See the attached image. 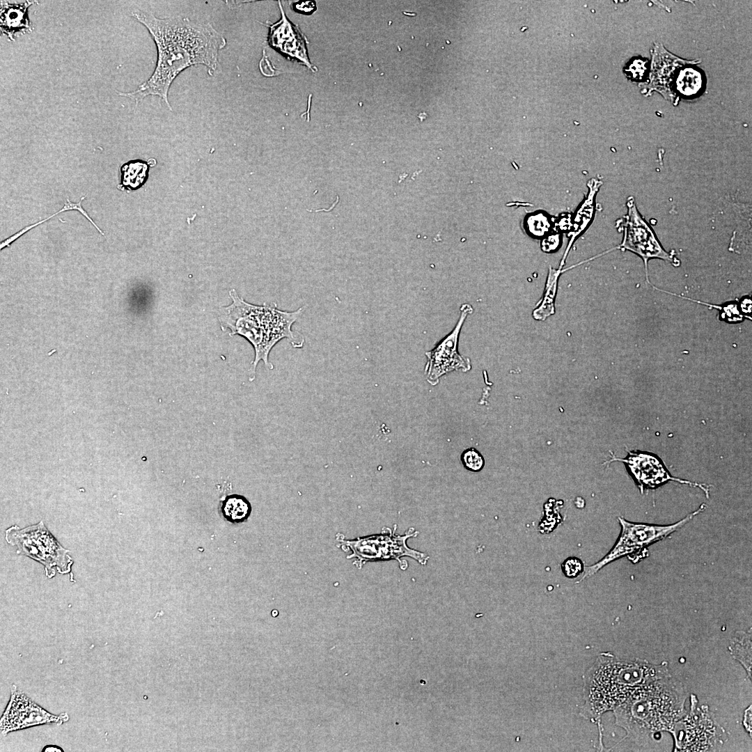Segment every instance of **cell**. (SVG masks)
<instances>
[{
	"label": "cell",
	"mask_w": 752,
	"mask_h": 752,
	"mask_svg": "<svg viewBox=\"0 0 752 752\" xmlns=\"http://www.w3.org/2000/svg\"><path fill=\"white\" fill-rule=\"evenodd\" d=\"M68 720L64 713L59 716L52 715L39 707L20 691L13 689L10 700L1 719V732L6 735L9 732L21 730L40 724L56 723L61 724Z\"/></svg>",
	"instance_id": "cell-11"
},
{
	"label": "cell",
	"mask_w": 752,
	"mask_h": 752,
	"mask_svg": "<svg viewBox=\"0 0 752 752\" xmlns=\"http://www.w3.org/2000/svg\"><path fill=\"white\" fill-rule=\"evenodd\" d=\"M43 751H62L61 748L56 746H47L44 748Z\"/></svg>",
	"instance_id": "cell-20"
},
{
	"label": "cell",
	"mask_w": 752,
	"mask_h": 752,
	"mask_svg": "<svg viewBox=\"0 0 752 752\" xmlns=\"http://www.w3.org/2000/svg\"><path fill=\"white\" fill-rule=\"evenodd\" d=\"M601 185L602 182L595 178H593L588 182L589 191L587 197L577 211L575 217L573 238L581 233L591 221L595 210V196Z\"/></svg>",
	"instance_id": "cell-15"
},
{
	"label": "cell",
	"mask_w": 752,
	"mask_h": 752,
	"mask_svg": "<svg viewBox=\"0 0 752 752\" xmlns=\"http://www.w3.org/2000/svg\"><path fill=\"white\" fill-rule=\"evenodd\" d=\"M84 198H85V196H83L82 198H81V200L78 203L71 202L68 198L66 199V203L64 204L63 207L60 210L57 211L56 213L52 214L51 216L45 218V219H43V220H42L40 221H38L37 223H35V224H33L32 225L28 226L22 228V230L17 232L16 233H15L12 236H10L8 238L6 239L5 240L2 241L1 242V244H0V249L2 250L3 249H4L6 246H9L11 244V243H13L14 241H15L17 238H19L23 234L26 233L28 230L33 228L34 227L37 226L38 225H39L40 224H42V223L45 222L46 221L49 220V219H51L52 217L56 216V214H59V213H61L62 212H65V211H68V210H77V211H79L83 216H84L95 226V228L99 231V233L100 234L104 235V233L94 223L93 219L88 216V213L82 207L81 202L84 199Z\"/></svg>",
	"instance_id": "cell-17"
},
{
	"label": "cell",
	"mask_w": 752,
	"mask_h": 752,
	"mask_svg": "<svg viewBox=\"0 0 752 752\" xmlns=\"http://www.w3.org/2000/svg\"><path fill=\"white\" fill-rule=\"evenodd\" d=\"M668 676L666 661L654 664L645 659H620L602 653L585 677L583 714L597 719L643 685Z\"/></svg>",
	"instance_id": "cell-4"
},
{
	"label": "cell",
	"mask_w": 752,
	"mask_h": 752,
	"mask_svg": "<svg viewBox=\"0 0 752 752\" xmlns=\"http://www.w3.org/2000/svg\"><path fill=\"white\" fill-rule=\"evenodd\" d=\"M627 214L624 224V237L620 249L633 252L641 257L644 263L646 279L648 283V263L651 259L667 260L674 266L680 265V260L662 246L654 230L638 210L634 198L629 197L627 201Z\"/></svg>",
	"instance_id": "cell-7"
},
{
	"label": "cell",
	"mask_w": 752,
	"mask_h": 752,
	"mask_svg": "<svg viewBox=\"0 0 752 752\" xmlns=\"http://www.w3.org/2000/svg\"><path fill=\"white\" fill-rule=\"evenodd\" d=\"M5 539L17 547V554L43 565L48 578L55 576L56 570L62 574L71 572L73 561L69 550L59 544L42 521L24 528L12 526L6 529Z\"/></svg>",
	"instance_id": "cell-5"
},
{
	"label": "cell",
	"mask_w": 752,
	"mask_h": 752,
	"mask_svg": "<svg viewBox=\"0 0 752 752\" xmlns=\"http://www.w3.org/2000/svg\"><path fill=\"white\" fill-rule=\"evenodd\" d=\"M229 295L233 302L219 309V320L223 331L231 336L240 335L252 345L255 357L249 371V381L255 379L260 361L269 369L274 368L269 361V354L281 340L288 338L293 346H302L303 343L298 341L301 339L292 331V326L302 314L304 307L287 311L279 309L275 304L254 305L240 297L235 289L229 291Z\"/></svg>",
	"instance_id": "cell-2"
},
{
	"label": "cell",
	"mask_w": 752,
	"mask_h": 752,
	"mask_svg": "<svg viewBox=\"0 0 752 752\" xmlns=\"http://www.w3.org/2000/svg\"><path fill=\"white\" fill-rule=\"evenodd\" d=\"M417 533L415 532L399 535H395L394 532H389L388 534H377L347 541V543L352 549L354 556L361 561L396 559L401 563L402 557L408 556L425 565L428 556L423 552L409 548L407 545V540Z\"/></svg>",
	"instance_id": "cell-8"
},
{
	"label": "cell",
	"mask_w": 752,
	"mask_h": 752,
	"mask_svg": "<svg viewBox=\"0 0 752 752\" xmlns=\"http://www.w3.org/2000/svg\"><path fill=\"white\" fill-rule=\"evenodd\" d=\"M584 567L581 560L577 557L567 558L561 564L563 573L566 577L570 579L575 578L583 572Z\"/></svg>",
	"instance_id": "cell-19"
},
{
	"label": "cell",
	"mask_w": 752,
	"mask_h": 752,
	"mask_svg": "<svg viewBox=\"0 0 752 752\" xmlns=\"http://www.w3.org/2000/svg\"><path fill=\"white\" fill-rule=\"evenodd\" d=\"M471 311L470 305H462L460 317L453 331L441 339L434 348L426 352L427 378L432 385L437 384L439 379L449 372L458 370L467 371L470 369L469 359H464L459 354L457 347L462 327L467 316Z\"/></svg>",
	"instance_id": "cell-9"
},
{
	"label": "cell",
	"mask_w": 752,
	"mask_h": 752,
	"mask_svg": "<svg viewBox=\"0 0 752 752\" xmlns=\"http://www.w3.org/2000/svg\"><path fill=\"white\" fill-rule=\"evenodd\" d=\"M279 6L282 17L279 22L269 26V45L311 68L304 37L297 27L288 20L280 3Z\"/></svg>",
	"instance_id": "cell-12"
},
{
	"label": "cell",
	"mask_w": 752,
	"mask_h": 752,
	"mask_svg": "<svg viewBox=\"0 0 752 752\" xmlns=\"http://www.w3.org/2000/svg\"><path fill=\"white\" fill-rule=\"evenodd\" d=\"M461 461L464 467L472 472H478L485 466L483 456L474 448L464 450L461 455Z\"/></svg>",
	"instance_id": "cell-18"
},
{
	"label": "cell",
	"mask_w": 752,
	"mask_h": 752,
	"mask_svg": "<svg viewBox=\"0 0 752 752\" xmlns=\"http://www.w3.org/2000/svg\"><path fill=\"white\" fill-rule=\"evenodd\" d=\"M611 454V460L606 461L604 464L613 461L622 462L627 467L641 493L645 489H654L669 481H675L687 484L694 487H699L705 492L707 498L709 497L710 485L672 476L664 466L661 460L655 455L639 452V451H628L627 457L620 459L615 457L612 453Z\"/></svg>",
	"instance_id": "cell-10"
},
{
	"label": "cell",
	"mask_w": 752,
	"mask_h": 752,
	"mask_svg": "<svg viewBox=\"0 0 752 752\" xmlns=\"http://www.w3.org/2000/svg\"><path fill=\"white\" fill-rule=\"evenodd\" d=\"M36 1H1L0 28L10 40L19 33H29L32 26L28 15L29 8Z\"/></svg>",
	"instance_id": "cell-13"
},
{
	"label": "cell",
	"mask_w": 752,
	"mask_h": 752,
	"mask_svg": "<svg viewBox=\"0 0 752 752\" xmlns=\"http://www.w3.org/2000/svg\"><path fill=\"white\" fill-rule=\"evenodd\" d=\"M219 510L225 520L232 524H240L246 521L250 516L251 506L244 496L230 494L220 501Z\"/></svg>",
	"instance_id": "cell-14"
},
{
	"label": "cell",
	"mask_w": 752,
	"mask_h": 752,
	"mask_svg": "<svg viewBox=\"0 0 752 752\" xmlns=\"http://www.w3.org/2000/svg\"><path fill=\"white\" fill-rule=\"evenodd\" d=\"M132 16L149 31L157 50V61L152 75L132 91L120 92L138 103L148 95L161 97L169 109L170 86L186 68L203 65L209 73L218 66L219 52L226 40L210 23L187 17L158 18L150 13L135 10Z\"/></svg>",
	"instance_id": "cell-1"
},
{
	"label": "cell",
	"mask_w": 752,
	"mask_h": 752,
	"mask_svg": "<svg viewBox=\"0 0 752 752\" xmlns=\"http://www.w3.org/2000/svg\"><path fill=\"white\" fill-rule=\"evenodd\" d=\"M706 505L703 503L695 512L688 515L680 521L668 525L632 522L622 517H618L621 531L616 542L601 560L593 565L584 567L583 577L579 581L588 578L607 564L621 557L627 556L633 561L636 554L641 553L645 547L666 538L681 528L696 515L703 511Z\"/></svg>",
	"instance_id": "cell-6"
},
{
	"label": "cell",
	"mask_w": 752,
	"mask_h": 752,
	"mask_svg": "<svg viewBox=\"0 0 752 752\" xmlns=\"http://www.w3.org/2000/svg\"><path fill=\"white\" fill-rule=\"evenodd\" d=\"M122 185L125 188L135 190L146 182L148 178L149 164L139 159L130 161L124 164L121 169Z\"/></svg>",
	"instance_id": "cell-16"
},
{
	"label": "cell",
	"mask_w": 752,
	"mask_h": 752,
	"mask_svg": "<svg viewBox=\"0 0 752 752\" xmlns=\"http://www.w3.org/2000/svg\"><path fill=\"white\" fill-rule=\"evenodd\" d=\"M687 694L682 684L671 676L648 683L615 707L616 724L627 737L643 744L654 734L672 731L686 715Z\"/></svg>",
	"instance_id": "cell-3"
}]
</instances>
